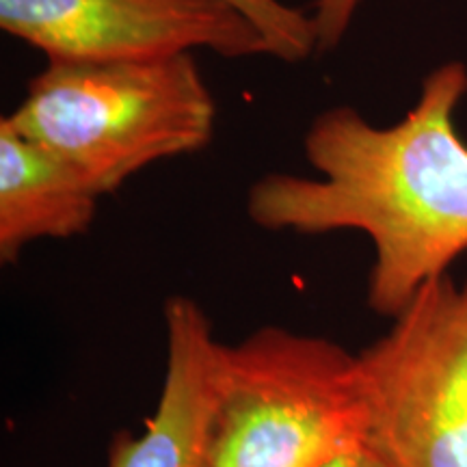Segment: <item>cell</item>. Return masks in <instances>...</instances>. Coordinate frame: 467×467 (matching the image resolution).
Masks as SVG:
<instances>
[{
  "instance_id": "ba28073f",
  "label": "cell",
  "mask_w": 467,
  "mask_h": 467,
  "mask_svg": "<svg viewBox=\"0 0 467 467\" xmlns=\"http://www.w3.org/2000/svg\"><path fill=\"white\" fill-rule=\"evenodd\" d=\"M260 26L271 44L273 57L285 63L306 61L317 52V28L312 16L282 0H227Z\"/></svg>"
},
{
  "instance_id": "5b68a950",
  "label": "cell",
  "mask_w": 467,
  "mask_h": 467,
  "mask_svg": "<svg viewBox=\"0 0 467 467\" xmlns=\"http://www.w3.org/2000/svg\"><path fill=\"white\" fill-rule=\"evenodd\" d=\"M0 28L48 61H132L192 50L273 57L260 26L227 0H0Z\"/></svg>"
},
{
  "instance_id": "30bf717a",
  "label": "cell",
  "mask_w": 467,
  "mask_h": 467,
  "mask_svg": "<svg viewBox=\"0 0 467 467\" xmlns=\"http://www.w3.org/2000/svg\"><path fill=\"white\" fill-rule=\"evenodd\" d=\"M329 467H385V463L381 459L377 457L375 452L370 451V448H361V451L348 454V457H344L337 461V463L329 465Z\"/></svg>"
},
{
  "instance_id": "6da1fadb",
  "label": "cell",
  "mask_w": 467,
  "mask_h": 467,
  "mask_svg": "<svg viewBox=\"0 0 467 467\" xmlns=\"http://www.w3.org/2000/svg\"><path fill=\"white\" fill-rule=\"evenodd\" d=\"M465 93L467 67L454 61L426 76L416 107L389 128L348 104L323 110L303 134L318 178L265 173L247 191L249 219L268 232L366 234L368 307L396 318L467 251V145L454 130Z\"/></svg>"
},
{
  "instance_id": "8992f818",
  "label": "cell",
  "mask_w": 467,
  "mask_h": 467,
  "mask_svg": "<svg viewBox=\"0 0 467 467\" xmlns=\"http://www.w3.org/2000/svg\"><path fill=\"white\" fill-rule=\"evenodd\" d=\"M162 317L167 361L159 405L141 433L119 431L110 440L107 467H203L221 342L191 296H169Z\"/></svg>"
},
{
  "instance_id": "7a4b0ae2",
  "label": "cell",
  "mask_w": 467,
  "mask_h": 467,
  "mask_svg": "<svg viewBox=\"0 0 467 467\" xmlns=\"http://www.w3.org/2000/svg\"><path fill=\"white\" fill-rule=\"evenodd\" d=\"M110 195L141 169L213 141L217 102L192 55L48 61L3 117Z\"/></svg>"
},
{
  "instance_id": "52a82bcc",
  "label": "cell",
  "mask_w": 467,
  "mask_h": 467,
  "mask_svg": "<svg viewBox=\"0 0 467 467\" xmlns=\"http://www.w3.org/2000/svg\"><path fill=\"white\" fill-rule=\"evenodd\" d=\"M102 195L85 173L0 119V262L37 241H66L93 225Z\"/></svg>"
},
{
  "instance_id": "277c9868",
  "label": "cell",
  "mask_w": 467,
  "mask_h": 467,
  "mask_svg": "<svg viewBox=\"0 0 467 467\" xmlns=\"http://www.w3.org/2000/svg\"><path fill=\"white\" fill-rule=\"evenodd\" d=\"M359 358L385 467H467V279L426 282Z\"/></svg>"
},
{
  "instance_id": "9c48e42d",
  "label": "cell",
  "mask_w": 467,
  "mask_h": 467,
  "mask_svg": "<svg viewBox=\"0 0 467 467\" xmlns=\"http://www.w3.org/2000/svg\"><path fill=\"white\" fill-rule=\"evenodd\" d=\"M361 0H317L312 20L317 28V52L336 50L342 44Z\"/></svg>"
},
{
  "instance_id": "3957f363",
  "label": "cell",
  "mask_w": 467,
  "mask_h": 467,
  "mask_svg": "<svg viewBox=\"0 0 467 467\" xmlns=\"http://www.w3.org/2000/svg\"><path fill=\"white\" fill-rule=\"evenodd\" d=\"M358 355L266 325L221 342L203 467H329L368 446Z\"/></svg>"
}]
</instances>
